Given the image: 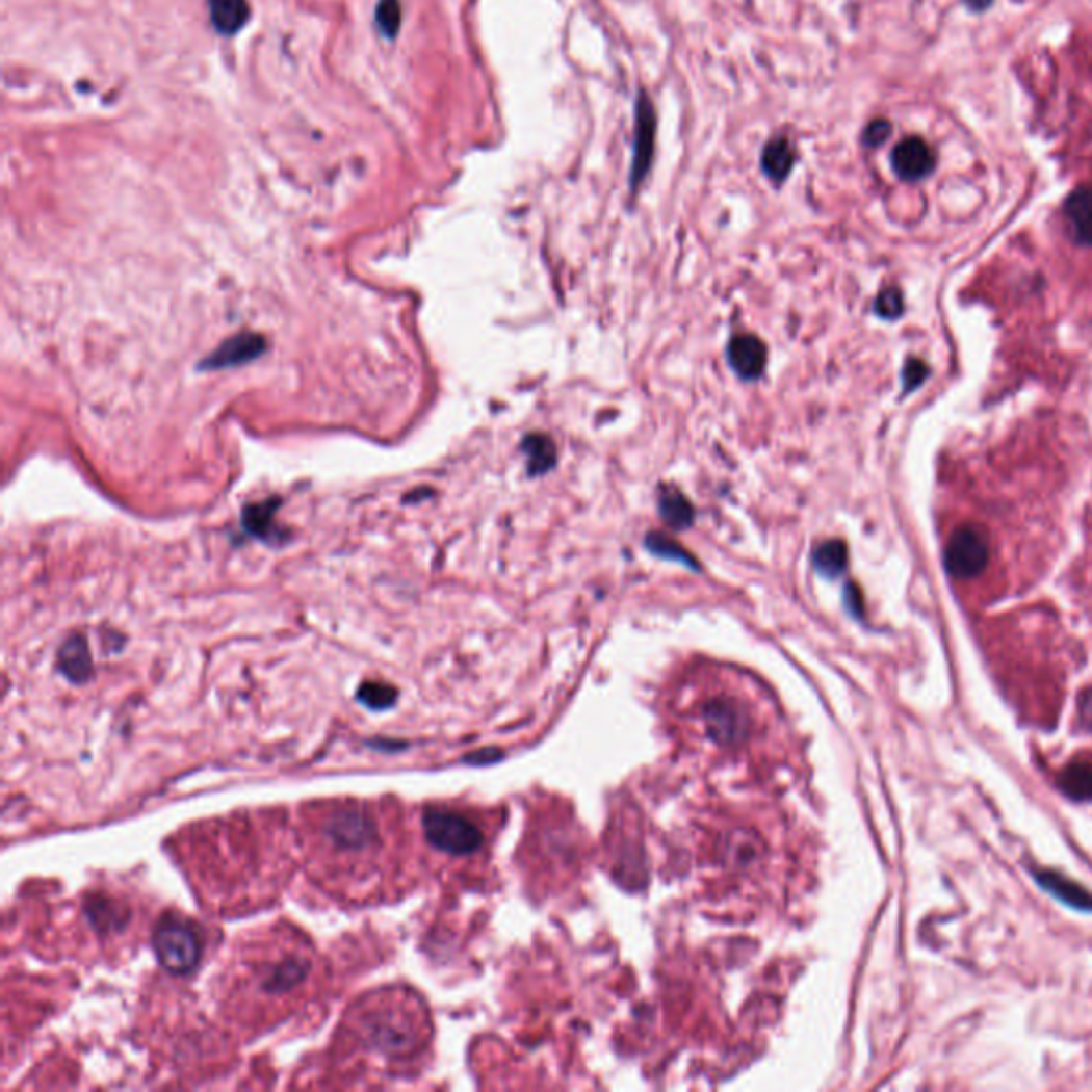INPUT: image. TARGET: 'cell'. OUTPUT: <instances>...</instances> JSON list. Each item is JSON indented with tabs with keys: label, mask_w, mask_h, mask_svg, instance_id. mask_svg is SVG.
<instances>
[{
	"label": "cell",
	"mask_w": 1092,
	"mask_h": 1092,
	"mask_svg": "<svg viewBox=\"0 0 1092 1092\" xmlns=\"http://www.w3.org/2000/svg\"><path fill=\"white\" fill-rule=\"evenodd\" d=\"M929 369L927 365H924L921 361L917 359H911L905 367V373H903V381H905V391H913L915 387H919L924 383V378H927Z\"/></svg>",
	"instance_id": "25"
},
{
	"label": "cell",
	"mask_w": 1092,
	"mask_h": 1092,
	"mask_svg": "<svg viewBox=\"0 0 1092 1092\" xmlns=\"http://www.w3.org/2000/svg\"><path fill=\"white\" fill-rule=\"evenodd\" d=\"M655 109L645 90H639L636 99V126H634V160H632V186L636 188L649 174L655 152Z\"/></svg>",
	"instance_id": "4"
},
{
	"label": "cell",
	"mask_w": 1092,
	"mask_h": 1092,
	"mask_svg": "<svg viewBox=\"0 0 1092 1092\" xmlns=\"http://www.w3.org/2000/svg\"><path fill=\"white\" fill-rule=\"evenodd\" d=\"M945 568L956 578H973L988 564V544L973 527H960L945 546Z\"/></svg>",
	"instance_id": "3"
},
{
	"label": "cell",
	"mask_w": 1092,
	"mask_h": 1092,
	"mask_svg": "<svg viewBox=\"0 0 1092 1092\" xmlns=\"http://www.w3.org/2000/svg\"><path fill=\"white\" fill-rule=\"evenodd\" d=\"M152 947L164 971L188 976L201 960V941L188 921L176 915H162L152 933Z\"/></svg>",
	"instance_id": "1"
},
{
	"label": "cell",
	"mask_w": 1092,
	"mask_h": 1092,
	"mask_svg": "<svg viewBox=\"0 0 1092 1092\" xmlns=\"http://www.w3.org/2000/svg\"><path fill=\"white\" fill-rule=\"evenodd\" d=\"M375 26L385 38H395L401 26V5L399 0H378L375 7Z\"/></svg>",
	"instance_id": "20"
},
{
	"label": "cell",
	"mask_w": 1092,
	"mask_h": 1092,
	"mask_svg": "<svg viewBox=\"0 0 1092 1092\" xmlns=\"http://www.w3.org/2000/svg\"><path fill=\"white\" fill-rule=\"evenodd\" d=\"M1065 220L1077 243H1092V188H1077L1065 203Z\"/></svg>",
	"instance_id": "10"
},
{
	"label": "cell",
	"mask_w": 1092,
	"mask_h": 1092,
	"mask_svg": "<svg viewBox=\"0 0 1092 1092\" xmlns=\"http://www.w3.org/2000/svg\"><path fill=\"white\" fill-rule=\"evenodd\" d=\"M327 834L338 848L363 850L373 841L375 826L369 817L350 809L331 820V824L327 826Z\"/></svg>",
	"instance_id": "6"
},
{
	"label": "cell",
	"mask_w": 1092,
	"mask_h": 1092,
	"mask_svg": "<svg viewBox=\"0 0 1092 1092\" xmlns=\"http://www.w3.org/2000/svg\"><path fill=\"white\" fill-rule=\"evenodd\" d=\"M890 131H892L890 122H886V120H875V122H870V124L866 126V131H864V144L870 146V148L881 146V144H884V141L888 139Z\"/></svg>",
	"instance_id": "24"
},
{
	"label": "cell",
	"mask_w": 1092,
	"mask_h": 1092,
	"mask_svg": "<svg viewBox=\"0 0 1092 1092\" xmlns=\"http://www.w3.org/2000/svg\"><path fill=\"white\" fill-rule=\"evenodd\" d=\"M794 160L796 154L791 144L783 137H777L762 152V170L775 184H781L789 176Z\"/></svg>",
	"instance_id": "14"
},
{
	"label": "cell",
	"mask_w": 1092,
	"mask_h": 1092,
	"mask_svg": "<svg viewBox=\"0 0 1092 1092\" xmlns=\"http://www.w3.org/2000/svg\"><path fill=\"white\" fill-rule=\"evenodd\" d=\"M263 350H265V338H261L259 333L245 331V333L233 335V338H229L225 344H220L212 355H209L203 361V365L207 369L233 367V365L252 361L255 357H259Z\"/></svg>",
	"instance_id": "8"
},
{
	"label": "cell",
	"mask_w": 1092,
	"mask_h": 1092,
	"mask_svg": "<svg viewBox=\"0 0 1092 1092\" xmlns=\"http://www.w3.org/2000/svg\"><path fill=\"white\" fill-rule=\"evenodd\" d=\"M659 515L661 519L675 529H685L694 523V506L690 499L679 489H661L659 493Z\"/></svg>",
	"instance_id": "13"
},
{
	"label": "cell",
	"mask_w": 1092,
	"mask_h": 1092,
	"mask_svg": "<svg viewBox=\"0 0 1092 1092\" xmlns=\"http://www.w3.org/2000/svg\"><path fill=\"white\" fill-rule=\"evenodd\" d=\"M276 511H278V501H274V499H269L265 503H257V506H250L243 513L245 529H250L252 534H267Z\"/></svg>",
	"instance_id": "21"
},
{
	"label": "cell",
	"mask_w": 1092,
	"mask_h": 1092,
	"mask_svg": "<svg viewBox=\"0 0 1092 1092\" xmlns=\"http://www.w3.org/2000/svg\"><path fill=\"white\" fill-rule=\"evenodd\" d=\"M56 666H58L60 675L75 685H83L86 681H90L93 672H95V664H93L88 641L81 634L69 636L58 649Z\"/></svg>",
	"instance_id": "7"
},
{
	"label": "cell",
	"mask_w": 1092,
	"mask_h": 1092,
	"mask_svg": "<svg viewBox=\"0 0 1092 1092\" xmlns=\"http://www.w3.org/2000/svg\"><path fill=\"white\" fill-rule=\"evenodd\" d=\"M813 566L828 578L841 576L848 568V544L843 540H828L813 553Z\"/></svg>",
	"instance_id": "15"
},
{
	"label": "cell",
	"mask_w": 1092,
	"mask_h": 1092,
	"mask_svg": "<svg viewBox=\"0 0 1092 1092\" xmlns=\"http://www.w3.org/2000/svg\"><path fill=\"white\" fill-rule=\"evenodd\" d=\"M766 346L760 338H755V335H736L728 346V361L745 381L760 378L766 367Z\"/></svg>",
	"instance_id": "9"
},
{
	"label": "cell",
	"mask_w": 1092,
	"mask_h": 1092,
	"mask_svg": "<svg viewBox=\"0 0 1092 1092\" xmlns=\"http://www.w3.org/2000/svg\"><path fill=\"white\" fill-rule=\"evenodd\" d=\"M306 973H308V964L306 962L288 960V962H282L280 967L274 969V973L265 980L263 986L269 992H286L292 986H297L300 982H304Z\"/></svg>",
	"instance_id": "16"
},
{
	"label": "cell",
	"mask_w": 1092,
	"mask_h": 1092,
	"mask_svg": "<svg viewBox=\"0 0 1092 1092\" xmlns=\"http://www.w3.org/2000/svg\"><path fill=\"white\" fill-rule=\"evenodd\" d=\"M892 166L901 180L917 182L935 170V154L919 137L903 139L892 152Z\"/></svg>",
	"instance_id": "5"
},
{
	"label": "cell",
	"mask_w": 1092,
	"mask_h": 1092,
	"mask_svg": "<svg viewBox=\"0 0 1092 1092\" xmlns=\"http://www.w3.org/2000/svg\"><path fill=\"white\" fill-rule=\"evenodd\" d=\"M207 9L212 26L225 36L237 34L250 22L248 0H207Z\"/></svg>",
	"instance_id": "11"
},
{
	"label": "cell",
	"mask_w": 1092,
	"mask_h": 1092,
	"mask_svg": "<svg viewBox=\"0 0 1092 1092\" xmlns=\"http://www.w3.org/2000/svg\"><path fill=\"white\" fill-rule=\"evenodd\" d=\"M423 830L427 841L446 854L464 856L472 854L483 846V832L478 826H474L464 815L444 811V809H430L423 815Z\"/></svg>",
	"instance_id": "2"
},
{
	"label": "cell",
	"mask_w": 1092,
	"mask_h": 1092,
	"mask_svg": "<svg viewBox=\"0 0 1092 1092\" xmlns=\"http://www.w3.org/2000/svg\"><path fill=\"white\" fill-rule=\"evenodd\" d=\"M967 3H969L971 9H976V11H984V9L990 7L992 0H967Z\"/></svg>",
	"instance_id": "26"
},
{
	"label": "cell",
	"mask_w": 1092,
	"mask_h": 1092,
	"mask_svg": "<svg viewBox=\"0 0 1092 1092\" xmlns=\"http://www.w3.org/2000/svg\"><path fill=\"white\" fill-rule=\"evenodd\" d=\"M397 687L385 683V681H365L357 690V698L361 704H365L371 710H385L391 708L397 702Z\"/></svg>",
	"instance_id": "17"
},
{
	"label": "cell",
	"mask_w": 1092,
	"mask_h": 1092,
	"mask_svg": "<svg viewBox=\"0 0 1092 1092\" xmlns=\"http://www.w3.org/2000/svg\"><path fill=\"white\" fill-rule=\"evenodd\" d=\"M647 549L657 555V557H664V560H672V562H679V564H685L690 568H698V564L694 562V557L683 549V546L679 542H675L672 538L664 536V534H649L647 536Z\"/></svg>",
	"instance_id": "18"
},
{
	"label": "cell",
	"mask_w": 1092,
	"mask_h": 1092,
	"mask_svg": "<svg viewBox=\"0 0 1092 1092\" xmlns=\"http://www.w3.org/2000/svg\"><path fill=\"white\" fill-rule=\"evenodd\" d=\"M523 452L527 457V470L531 476L546 474L557 464L555 442L546 434H529L523 440Z\"/></svg>",
	"instance_id": "12"
},
{
	"label": "cell",
	"mask_w": 1092,
	"mask_h": 1092,
	"mask_svg": "<svg viewBox=\"0 0 1092 1092\" xmlns=\"http://www.w3.org/2000/svg\"><path fill=\"white\" fill-rule=\"evenodd\" d=\"M875 312L881 318H899L903 314V295L899 288H886L879 292L875 302Z\"/></svg>",
	"instance_id": "22"
},
{
	"label": "cell",
	"mask_w": 1092,
	"mask_h": 1092,
	"mask_svg": "<svg viewBox=\"0 0 1092 1092\" xmlns=\"http://www.w3.org/2000/svg\"><path fill=\"white\" fill-rule=\"evenodd\" d=\"M1061 787L1077 801L1092 798V764H1073L1061 777Z\"/></svg>",
	"instance_id": "19"
},
{
	"label": "cell",
	"mask_w": 1092,
	"mask_h": 1092,
	"mask_svg": "<svg viewBox=\"0 0 1092 1092\" xmlns=\"http://www.w3.org/2000/svg\"><path fill=\"white\" fill-rule=\"evenodd\" d=\"M111 909H115V903L105 901V899H101L99 903H90V905H88V915H90V919H93L95 927H99L101 931L120 929L118 917H111V915H109Z\"/></svg>",
	"instance_id": "23"
}]
</instances>
